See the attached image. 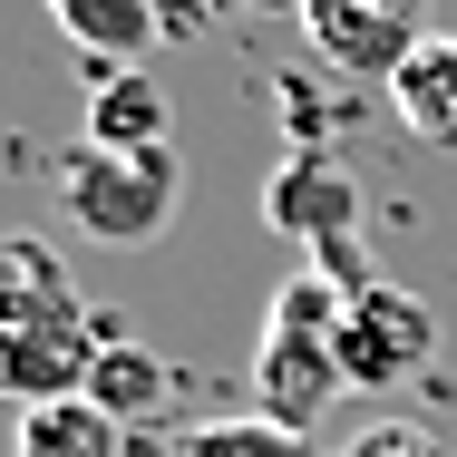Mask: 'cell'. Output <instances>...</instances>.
<instances>
[{
	"instance_id": "13",
	"label": "cell",
	"mask_w": 457,
	"mask_h": 457,
	"mask_svg": "<svg viewBox=\"0 0 457 457\" xmlns=\"http://www.w3.org/2000/svg\"><path fill=\"white\" fill-rule=\"evenodd\" d=\"M341 457H457L428 419H370V428H351L341 438Z\"/></svg>"
},
{
	"instance_id": "8",
	"label": "cell",
	"mask_w": 457,
	"mask_h": 457,
	"mask_svg": "<svg viewBox=\"0 0 457 457\" xmlns=\"http://www.w3.org/2000/svg\"><path fill=\"white\" fill-rule=\"evenodd\" d=\"M389 117L428 146V156H457V29H428L419 59L389 79Z\"/></svg>"
},
{
	"instance_id": "7",
	"label": "cell",
	"mask_w": 457,
	"mask_h": 457,
	"mask_svg": "<svg viewBox=\"0 0 457 457\" xmlns=\"http://www.w3.org/2000/svg\"><path fill=\"white\" fill-rule=\"evenodd\" d=\"M69 312H88V302L69 292L59 253L39 234H0V351L29 341V331H49V321H69Z\"/></svg>"
},
{
	"instance_id": "6",
	"label": "cell",
	"mask_w": 457,
	"mask_h": 457,
	"mask_svg": "<svg viewBox=\"0 0 457 457\" xmlns=\"http://www.w3.org/2000/svg\"><path fill=\"white\" fill-rule=\"evenodd\" d=\"M79 137L88 146H117V156H146V146H176L166 127V88L146 79V69H107V59H79Z\"/></svg>"
},
{
	"instance_id": "4",
	"label": "cell",
	"mask_w": 457,
	"mask_h": 457,
	"mask_svg": "<svg viewBox=\"0 0 457 457\" xmlns=\"http://www.w3.org/2000/svg\"><path fill=\"white\" fill-rule=\"evenodd\" d=\"M331 399H351L341 341H321V331H273V321H263V351H253V409L312 438V419H331Z\"/></svg>"
},
{
	"instance_id": "3",
	"label": "cell",
	"mask_w": 457,
	"mask_h": 457,
	"mask_svg": "<svg viewBox=\"0 0 457 457\" xmlns=\"http://www.w3.org/2000/svg\"><path fill=\"white\" fill-rule=\"evenodd\" d=\"M263 224L292 234V244L321 263V253L361 244V234H351V224H361V176H351L331 146H292L273 176H263Z\"/></svg>"
},
{
	"instance_id": "11",
	"label": "cell",
	"mask_w": 457,
	"mask_h": 457,
	"mask_svg": "<svg viewBox=\"0 0 457 457\" xmlns=\"http://www.w3.org/2000/svg\"><path fill=\"white\" fill-rule=\"evenodd\" d=\"M166 457H341V448H321V438L282 428L263 409H244V419H195V428H176Z\"/></svg>"
},
{
	"instance_id": "12",
	"label": "cell",
	"mask_w": 457,
	"mask_h": 457,
	"mask_svg": "<svg viewBox=\"0 0 457 457\" xmlns=\"http://www.w3.org/2000/svg\"><path fill=\"white\" fill-rule=\"evenodd\" d=\"M166 389H176V370L156 361L146 341H107V361H97V379H88V399L117 419V428L156 419V409H166Z\"/></svg>"
},
{
	"instance_id": "10",
	"label": "cell",
	"mask_w": 457,
	"mask_h": 457,
	"mask_svg": "<svg viewBox=\"0 0 457 457\" xmlns=\"http://www.w3.org/2000/svg\"><path fill=\"white\" fill-rule=\"evenodd\" d=\"M10 457H127V428L97 399H59V409H20L10 419Z\"/></svg>"
},
{
	"instance_id": "9",
	"label": "cell",
	"mask_w": 457,
	"mask_h": 457,
	"mask_svg": "<svg viewBox=\"0 0 457 457\" xmlns=\"http://www.w3.org/2000/svg\"><path fill=\"white\" fill-rule=\"evenodd\" d=\"M49 20L79 59H107V69H146V49L166 39V10L146 0H49Z\"/></svg>"
},
{
	"instance_id": "5",
	"label": "cell",
	"mask_w": 457,
	"mask_h": 457,
	"mask_svg": "<svg viewBox=\"0 0 457 457\" xmlns=\"http://www.w3.org/2000/svg\"><path fill=\"white\" fill-rule=\"evenodd\" d=\"M302 39H312L341 79H379V88H389V79L419 59L428 29H419L409 10H389V0H312V10H302Z\"/></svg>"
},
{
	"instance_id": "1",
	"label": "cell",
	"mask_w": 457,
	"mask_h": 457,
	"mask_svg": "<svg viewBox=\"0 0 457 457\" xmlns=\"http://www.w3.org/2000/svg\"><path fill=\"white\" fill-rule=\"evenodd\" d=\"M59 204H69V224L88 244L146 253V244H166V224H176V204H185V166H176V146L117 156V146H88L79 137L59 156Z\"/></svg>"
},
{
	"instance_id": "2",
	"label": "cell",
	"mask_w": 457,
	"mask_h": 457,
	"mask_svg": "<svg viewBox=\"0 0 457 457\" xmlns=\"http://www.w3.org/2000/svg\"><path fill=\"white\" fill-rule=\"evenodd\" d=\"M428 361H438V312L419 292H399V282L351 292V312H341V370H351V389H399Z\"/></svg>"
}]
</instances>
